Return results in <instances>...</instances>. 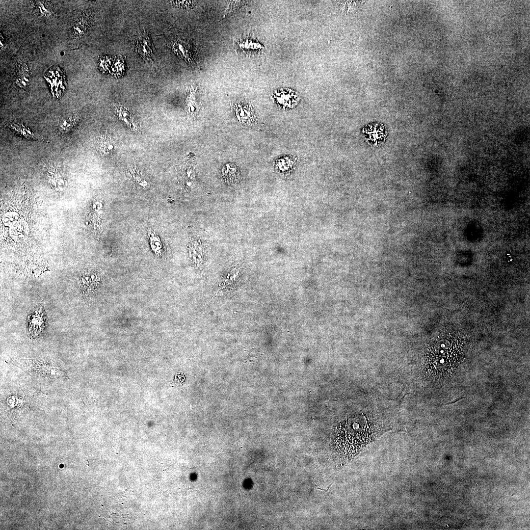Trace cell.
Wrapping results in <instances>:
<instances>
[{"mask_svg": "<svg viewBox=\"0 0 530 530\" xmlns=\"http://www.w3.org/2000/svg\"><path fill=\"white\" fill-rule=\"evenodd\" d=\"M371 424L358 415L346 420L337 430L336 443L338 449L345 455H354L369 440Z\"/></svg>", "mask_w": 530, "mask_h": 530, "instance_id": "6da1fadb", "label": "cell"}, {"mask_svg": "<svg viewBox=\"0 0 530 530\" xmlns=\"http://www.w3.org/2000/svg\"><path fill=\"white\" fill-rule=\"evenodd\" d=\"M8 362L33 376L49 379L67 377L65 371L61 368L50 360L41 358H14Z\"/></svg>", "mask_w": 530, "mask_h": 530, "instance_id": "7a4b0ae2", "label": "cell"}, {"mask_svg": "<svg viewBox=\"0 0 530 530\" xmlns=\"http://www.w3.org/2000/svg\"><path fill=\"white\" fill-rule=\"evenodd\" d=\"M167 46L186 64L200 69L197 50L193 43L177 31L170 34L166 39Z\"/></svg>", "mask_w": 530, "mask_h": 530, "instance_id": "3957f363", "label": "cell"}, {"mask_svg": "<svg viewBox=\"0 0 530 530\" xmlns=\"http://www.w3.org/2000/svg\"><path fill=\"white\" fill-rule=\"evenodd\" d=\"M134 49L136 54L147 64L152 65L154 63L156 50L147 27L143 26L138 30L134 38Z\"/></svg>", "mask_w": 530, "mask_h": 530, "instance_id": "277c9868", "label": "cell"}, {"mask_svg": "<svg viewBox=\"0 0 530 530\" xmlns=\"http://www.w3.org/2000/svg\"><path fill=\"white\" fill-rule=\"evenodd\" d=\"M46 313L42 306L36 307L27 317L28 331L31 338H35L45 328Z\"/></svg>", "mask_w": 530, "mask_h": 530, "instance_id": "5b68a950", "label": "cell"}, {"mask_svg": "<svg viewBox=\"0 0 530 530\" xmlns=\"http://www.w3.org/2000/svg\"><path fill=\"white\" fill-rule=\"evenodd\" d=\"M273 98L279 106L286 109L295 107L300 99L299 94L289 89L276 90L273 93Z\"/></svg>", "mask_w": 530, "mask_h": 530, "instance_id": "8992f818", "label": "cell"}, {"mask_svg": "<svg viewBox=\"0 0 530 530\" xmlns=\"http://www.w3.org/2000/svg\"><path fill=\"white\" fill-rule=\"evenodd\" d=\"M234 46L237 52L246 55L257 53L264 49L263 45L250 36L240 38L236 41Z\"/></svg>", "mask_w": 530, "mask_h": 530, "instance_id": "52a82bcc", "label": "cell"}, {"mask_svg": "<svg viewBox=\"0 0 530 530\" xmlns=\"http://www.w3.org/2000/svg\"><path fill=\"white\" fill-rule=\"evenodd\" d=\"M236 115L239 121L248 125L254 124L256 117L251 105L247 103L238 102L234 105Z\"/></svg>", "mask_w": 530, "mask_h": 530, "instance_id": "ba28073f", "label": "cell"}, {"mask_svg": "<svg viewBox=\"0 0 530 530\" xmlns=\"http://www.w3.org/2000/svg\"><path fill=\"white\" fill-rule=\"evenodd\" d=\"M16 134L27 139L39 140L41 138L36 135L31 130L26 126L21 120H11L5 124Z\"/></svg>", "mask_w": 530, "mask_h": 530, "instance_id": "9c48e42d", "label": "cell"}, {"mask_svg": "<svg viewBox=\"0 0 530 530\" xmlns=\"http://www.w3.org/2000/svg\"><path fill=\"white\" fill-rule=\"evenodd\" d=\"M114 111L118 118L133 132L139 131V125L133 114L127 107L117 105L114 106Z\"/></svg>", "mask_w": 530, "mask_h": 530, "instance_id": "30bf717a", "label": "cell"}, {"mask_svg": "<svg viewBox=\"0 0 530 530\" xmlns=\"http://www.w3.org/2000/svg\"><path fill=\"white\" fill-rule=\"evenodd\" d=\"M96 147L100 155L104 157L112 155L116 150L114 140L110 136L105 134L100 135L97 138Z\"/></svg>", "mask_w": 530, "mask_h": 530, "instance_id": "8fae6325", "label": "cell"}, {"mask_svg": "<svg viewBox=\"0 0 530 530\" xmlns=\"http://www.w3.org/2000/svg\"><path fill=\"white\" fill-rule=\"evenodd\" d=\"M80 121L77 113L67 115L58 120L57 128L60 134H66L76 127Z\"/></svg>", "mask_w": 530, "mask_h": 530, "instance_id": "7c38bea8", "label": "cell"}, {"mask_svg": "<svg viewBox=\"0 0 530 530\" xmlns=\"http://www.w3.org/2000/svg\"><path fill=\"white\" fill-rule=\"evenodd\" d=\"M98 282L99 278L94 272H85L80 277L81 288L85 292H93L97 288Z\"/></svg>", "mask_w": 530, "mask_h": 530, "instance_id": "4fadbf2b", "label": "cell"}, {"mask_svg": "<svg viewBox=\"0 0 530 530\" xmlns=\"http://www.w3.org/2000/svg\"><path fill=\"white\" fill-rule=\"evenodd\" d=\"M222 175L226 182L230 185L236 184L240 178L239 170L233 163H227L223 167Z\"/></svg>", "mask_w": 530, "mask_h": 530, "instance_id": "5bb4252c", "label": "cell"}, {"mask_svg": "<svg viewBox=\"0 0 530 530\" xmlns=\"http://www.w3.org/2000/svg\"><path fill=\"white\" fill-rule=\"evenodd\" d=\"M298 160L297 157L293 155H286L277 159L275 162V167L278 171L285 172L291 170L295 166Z\"/></svg>", "mask_w": 530, "mask_h": 530, "instance_id": "9a60e30c", "label": "cell"}, {"mask_svg": "<svg viewBox=\"0 0 530 530\" xmlns=\"http://www.w3.org/2000/svg\"><path fill=\"white\" fill-rule=\"evenodd\" d=\"M129 173L135 183L144 189H148L150 186V182L147 177L136 167L129 168Z\"/></svg>", "mask_w": 530, "mask_h": 530, "instance_id": "2e32d148", "label": "cell"}, {"mask_svg": "<svg viewBox=\"0 0 530 530\" xmlns=\"http://www.w3.org/2000/svg\"><path fill=\"white\" fill-rule=\"evenodd\" d=\"M197 89L192 86H189L186 96L187 111L189 113L193 114L197 111L199 107Z\"/></svg>", "mask_w": 530, "mask_h": 530, "instance_id": "e0dca14e", "label": "cell"}, {"mask_svg": "<svg viewBox=\"0 0 530 530\" xmlns=\"http://www.w3.org/2000/svg\"><path fill=\"white\" fill-rule=\"evenodd\" d=\"M247 1H240V0H230L228 1L226 7L223 12V13L220 19L219 20L221 21L226 17L232 15L239 11L243 6L246 5Z\"/></svg>", "mask_w": 530, "mask_h": 530, "instance_id": "ac0fdd59", "label": "cell"}, {"mask_svg": "<svg viewBox=\"0 0 530 530\" xmlns=\"http://www.w3.org/2000/svg\"><path fill=\"white\" fill-rule=\"evenodd\" d=\"M48 174H50V180L52 183L54 184V186H61L64 185V181L61 175L59 173V170L57 168V166L51 163L48 164L47 167Z\"/></svg>", "mask_w": 530, "mask_h": 530, "instance_id": "d6986e66", "label": "cell"}, {"mask_svg": "<svg viewBox=\"0 0 530 530\" xmlns=\"http://www.w3.org/2000/svg\"><path fill=\"white\" fill-rule=\"evenodd\" d=\"M195 180V173L192 168H187L184 170L182 174V181L186 188H192L194 186Z\"/></svg>", "mask_w": 530, "mask_h": 530, "instance_id": "ffe728a7", "label": "cell"}, {"mask_svg": "<svg viewBox=\"0 0 530 530\" xmlns=\"http://www.w3.org/2000/svg\"><path fill=\"white\" fill-rule=\"evenodd\" d=\"M148 236L152 250L156 255L160 254L162 245L159 237L152 232L148 233Z\"/></svg>", "mask_w": 530, "mask_h": 530, "instance_id": "44dd1931", "label": "cell"}, {"mask_svg": "<svg viewBox=\"0 0 530 530\" xmlns=\"http://www.w3.org/2000/svg\"><path fill=\"white\" fill-rule=\"evenodd\" d=\"M195 1L193 0H172L171 4L176 7L183 9L192 8L195 4Z\"/></svg>", "mask_w": 530, "mask_h": 530, "instance_id": "7402d4cb", "label": "cell"}]
</instances>
